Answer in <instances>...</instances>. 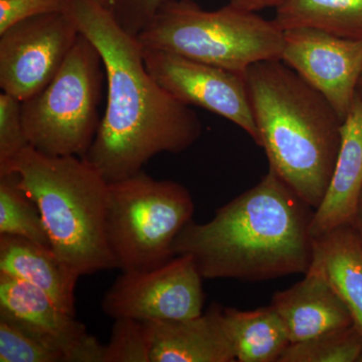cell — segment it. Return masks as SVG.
I'll list each match as a JSON object with an SVG mask.
<instances>
[{
  "mask_svg": "<svg viewBox=\"0 0 362 362\" xmlns=\"http://www.w3.org/2000/svg\"><path fill=\"white\" fill-rule=\"evenodd\" d=\"M65 13L96 47L106 71V108L83 158L112 183L158 154L189 149L201 137V120L150 75L137 39L96 0H68Z\"/></svg>",
  "mask_w": 362,
  "mask_h": 362,
  "instance_id": "cell-1",
  "label": "cell"
},
{
  "mask_svg": "<svg viewBox=\"0 0 362 362\" xmlns=\"http://www.w3.org/2000/svg\"><path fill=\"white\" fill-rule=\"evenodd\" d=\"M314 211L269 169L211 221H189L173 252L192 257L204 279L259 282L305 274L313 261Z\"/></svg>",
  "mask_w": 362,
  "mask_h": 362,
  "instance_id": "cell-2",
  "label": "cell"
},
{
  "mask_svg": "<svg viewBox=\"0 0 362 362\" xmlns=\"http://www.w3.org/2000/svg\"><path fill=\"white\" fill-rule=\"evenodd\" d=\"M244 77L269 169L318 209L337 165L344 120L282 59L254 64Z\"/></svg>",
  "mask_w": 362,
  "mask_h": 362,
  "instance_id": "cell-3",
  "label": "cell"
},
{
  "mask_svg": "<svg viewBox=\"0 0 362 362\" xmlns=\"http://www.w3.org/2000/svg\"><path fill=\"white\" fill-rule=\"evenodd\" d=\"M16 173L39 207L52 251L82 277L116 269L106 235L109 182L78 156H49L26 147L0 168Z\"/></svg>",
  "mask_w": 362,
  "mask_h": 362,
  "instance_id": "cell-4",
  "label": "cell"
},
{
  "mask_svg": "<svg viewBox=\"0 0 362 362\" xmlns=\"http://www.w3.org/2000/svg\"><path fill=\"white\" fill-rule=\"evenodd\" d=\"M136 39L143 49L173 52L244 76L254 64L281 59L284 30L274 21L230 4L209 11L192 0H164Z\"/></svg>",
  "mask_w": 362,
  "mask_h": 362,
  "instance_id": "cell-5",
  "label": "cell"
},
{
  "mask_svg": "<svg viewBox=\"0 0 362 362\" xmlns=\"http://www.w3.org/2000/svg\"><path fill=\"white\" fill-rule=\"evenodd\" d=\"M194 213L192 194L175 180L141 170L109 183L106 235L117 268L152 270L175 258V240Z\"/></svg>",
  "mask_w": 362,
  "mask_h": 362,
  "instance_id": "cell-6",
  "label": "cell"
},
{
  "mask_svg": "<svg viewBox=\"0 0 362 362\" xmlns=\"http://www.w3.org/2000/svg\"><path fill=\"white\" fill-rule=\"evenodd\" d=\"M105 80L101 54L80 33L51 82L21 102L30 146L45 156L85 157L103 117L100 104Z\"/></svg>",
  "mask_w": 362,
  "mask_h": 362,
  "instance_id": "cell-7",
  "label": "cell"
},
{
  "mask_svg": "<svg viewBox=\"0 0 362 362\" xmlns=\"http://www.w3.org/2000/svg\"><path fill=\"white\" fill-rule=\"evenodd\" d=\"M202 276L194 259L175 256L152 270L122 272L105 293L102 311L114 319L182 320L201 315L204 304Z\"/></svg>",
  "mask_w": 362,
  "mask_h": 362,
  "instance_id": "cell-8",
  "label": "cell"
},
{
  "mask_svg": "<svg viewBox=\"0 0 362 362\" xmlns=\"http://www.w3.org/2000/svg\"><path fill=\"white\" fill-rule=\"evenodd\" d=\"M80 30L66 13L44 14L0 33V88L21 102L39 93L65 63Z\"/></svg>",
  "mask_w": 362,
  "mask_h": 362,
  "instance_id": "cell-9",
  "label": "cell"
},
{
  "mask_svg": "<svg viewBox=\"0 0 362 362\" xmlns=\"http://www.w3.org/2000/svg\"><path fill=\"white\" fill-rule=\"evenodd\" d=\"M143 57L150 75L169 94L181 103L223 117L259 146L244 76L159 49H143Z\"/></svg>",
  "mask_w": 362,
  "mask_h": 362,
  "instance_id": "cell-10",
  "label": "cell"
},
{
  "mask_svg": "<svg viewBox=\"0 0 362 362\" xmlns=\"http://www.w3.org/2000/svg\"><path fill=\"white\" fill-rule=\"evenodd\" d=\"M281 59L320 92L344 120L361 77L362 40L316 28H291L284 30Z\"/></svg>",
  "mask_w": 362,
  "mask_h": 362,
  "instance_id": "cell-11",
  "label": "cell"
},
{
  "mask_svg": "<svg viewBox=\"0 0 362 362\" xmlns=\"http://www.w3.org/2000/svg\"><path fill=\"white\" fill-rule=\"evenodd\" d=\"M0 317L58 351L66 362H103L105 345L76 315L37 288L4 274H0Z\"/></svg>",
  "mask_w": 362,
  "mask_h": 362,
  "instance_id": "cell-12",
  "label": "cell"
},
{
  "mask_svg": "<svg viewBox=\"0 0 362 362\" xmlns=\"http://www.w3.org/2000/svg\"><path fill=\"white\" fill-rule=\"evenodd\" d=\"M303 280L275 293L271 306L282 319L291 343L354 324L349 309L315 261Z\"/></svg>",
  "mask_w": 362,
  "mask_h": 362,
  "instance_id": "cell-13",
  "label": "cell"
},
{
  "mask_svg": "<svg viewBox=\"0 0 362 362\" xmlns=\"http://www.w3.org/2000/svg\"><path fill=\"white\" fill-rule=\"evenodd\" d=\"M223 307L211 303L206 312L182 320L147 321L150 362H235L226 335Z\"/></svg>",
  "mask_w": 362,
  "mask_h": 362,
  "instance_id": "cell-14",
  "label": "cell"
},
{
  "mask_svg": "<svg viewBox=\"0 0 362 362\" xmlns=\"http://www.w3.org/2000/svg\"><path fill=\"white\" fill-rule=\"evenodd\" d=\"M362 189V95L357 93L342 124L337 165L323 202L314 211L313 239L350 225Z\"/></svg>",
  "mask_w": 362,
  "mask_h": 362,
  "instance_id": "cell-15",
  "label": "cell"
},
{
  "mask_svg": "<svg viewBox=\"0 0 362 362\" xmlns=\"http://www.w3.org/2000/svg\"><path fill=\"white\" fill-rule=\"evenodd\" d=\"M0 274L45 292L59 308L76 315V287L81 276L52 249L13 235H0Z\"/></svg>",
  "mask_w": 362,
  "mask_h": 362,
  "instance_id": "cell-16",
  "label": "cell"
},
{
  "mask_svg": "<svg viewBox=\"0 0 362 362\" xmlns=\"http://www.w3.org/2000/svg\"><path fill=\"white\" fill-rule=\"evenodd\" d=\"M313 261L323 269L362 331V247L351 226L314 239Z\"/></svg>",
  "mask_w": 362,
  "mask_h": 362,
  "instance_id": "cell-17",
  "label": "cell"
},
{
  "mask_svg": "<svg viewBox=\"0 0 362 362\" xmlns=\"http://www.w3.org/2000/svg\"><path fill=\"white\" fill-rule=\"evenodd\" d=\"M223 324L239 362H279L291 344L284 322L273 307L243 311L223 308Z\"/></svg>",
  "mask_w": 362,
  "mask_h": 362,
  "instance_id": "cell-18",
  "label": "cell"
},
{
  "mask_svg": "<svg viewBox=\"0 0 362 362\" xmlns=\"http://www.w3.org/2000/svg\"><path fill=\"white\" fill-rule=\"evenodd\" d=\"M281 30L309 28L362 40V0H287L274 18Z\"/></svg>",
  "mask_w": 362,
  "mask_h": 362,
  "instance_id": "cell-19",
  "label": "cell"
},
{
  "mask_svg": "<svg viewBox=\"0 0 362 362\" xmlns=\"http://www.w3.org/2000/svg\"><path fill=\"white\" fill-rule=\"evenodd\" d=\"M0 235H13L49 247L39 207L21 188L16 173L0 175Z\"/></svg>",
  "mask_w": 362,
  "mask_h": 362,
  "instance_id": "cell-20",
  "label": "cell"
},
{
  "mask_svg": "<svg viewBox=\"0 0 362 362\" xmlns=\"http://www.w3.org/2000/svg\"><path fill=\"white\" fill-rule=\"evenodd\" d=\"M279 362H362V331L354 323L291 343Z\"/></svg>",
  "mask_w": 362,
  "mask_h": 362,
  "instance_id": "cell-21",
  "label": "cell"
},
{
  "mask_svg": "<svg viewBox=\"0 0 362 362\" xmlns=\"http://www.w3.org/2000/svg\"><path fill=\"white\" fill-rule=\"evenodd\" d=\"M0 362L66 361L58 351L8 319L0 317Z\"/></svg>",
  "mask_w": 362,
  "mask_h": 362,
  "instance_id": "cell-22",
  "label": "cell"
},
{
  "mask_svg": "<svg viewBox=\"0 0 362 362\" xmlns=\"http://www.w3.org/2000/svg\"><path fill=\"white\" fill-rule=\"evenodd\" d=\"M103 362H150L146 324L134 319H116Z\"/></svg>",
  "mask_w": 362,
  "mask_h": 362,
  "instance_id": "cell-23",
  "label": "cell"
},
{
  "mask_svg": "<svg viewBox=\"0 0 362 362\" xmlns=\"http://www.w3.org/2000/svg\"><path fill=\"white\" fill-rule=\"evenodd\" d=\"M30 146L26 138L21 102L11 95L0 94V168Z\"/></svg>",
  "mask_w": 362,
  "mask_h": 362,
  "instance_id": "cell-24",
  "label": "cell"
},
{
  "mask_svg": "<svg viewBox=\"0 0 362 362\" xmlns=\"http://www.w3.org/2000/svg\"><path fill=\"white\" fill-rule=\"evenodd\" d=\"M68 0H0V33L16 23L44 14L65 13Z\"/></svg>",
  "mask_w": 362,
  "mask_h": 362,
  "instance_id": "cell-25",
  "label": "cell"
},
{
  "mask_svg": "<svg viewBox=\"0 0 362 362\" xmlns=\"http://www.w3.org/2000/svg\"><path fill=\"white\" fill-rule=\"evenodd\" d=\"M164 0H113L109 11L118 25L132 37H137L151 21Z\"/></svg>",
  "mask_w": 362,
  "mask_h": 362,
  "instance_id": "cell-26",
  "label": "cell"
},
{
  "mask_svg": "<svg viewBox=\"0 0 362 362\" xmlns=\"http://www.w3.org/2000/svg\"><path fill=\"white\" fill-rule=\"evenodd\" d=\"M286 1L287 0H230V4L244 9V11L256 13V11L269 8V7H275L277 9Z\"/></svg>",
  "mask_w": 362,
  "mask_h": 362,
  "instance_id": "cell-27",
  "label": "cell"
},
{
  "mask_svg": "<svg viewBox=\"0 0 362 362\" xmlns=\"http://www.w3.org/2000/svg\"><path fill=\"white\" fill-rule=\"evenodd\" d=\"M350 226H351L352 230H354L357 240H358L362 247V189L361 194H359L358 201H357L354 220H352Z\"/></svg>",
  "mask_w": 362,
  "mask_h": 362,
  "instance_id": "cell-28",
  "label": "cell"
},
{
  "mask_svg": "<svg viewBox=\"0 0 362 362\" xmlns=\"http://www.w3.org/2000/svg\"><path fill=\"white\" fill-rule=\"evenodd\" d=\"M96 1L99 2V4H101L102 6L107 7V8L110 9L113 0H96Z\"/></svg>",
  "mask_w": 362,
  "mask_h": 362,
  "instance_id": "cell-29",
  "label": "cell"
},
{
  "mask_svg": "<svg viewBox=\"0 0 362 362\" xmlns=\"http://www.w3.org/2000/svg\"><path fill=\"white\" fill-rule=\"evenodd\" d=\"M357 93H359V94L362 95V74L361 80H359L358 88H357Z\"/></svg>",
  "mask_w": 362,
  "mask_h": 362,
  "instance_id": "cell-30",
  "label": "cell"
}]
</instances>
